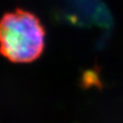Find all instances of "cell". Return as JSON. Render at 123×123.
I'll list each match as a JSON object with an SVG mask.
<instances>
[{
  "label": "cell",
  "instance_id": "obj_1",
  "mask_svg": "<svg viewBox=\"0 0 123 123\" xmlns=\"http://www.w3.org/2000/svg\"><path fill=\"white\" fill-rule=\"evenodd\" d=\"M46 30L35 14L17 8L0 19V54L14 63H30L42 55Z\"/></svg>",
  "mask_w": 123,
  "mask_h": 123
},
{
  "label": "cell",
  "instance_id": "obj_2",
  "mask_svg": "<svg viewBox=\"0 0 123 123\" xmlns=\"http://www.w3.org/2000/svg\"><path fill=\"white\" fill-rule=\"evenodd\" d=\"M63 18L80 26L110 28L111 15L102 0H63Z\"/></svg>",
  "mask_w": 123,
  "mask_h": 123
}]
</instances>
